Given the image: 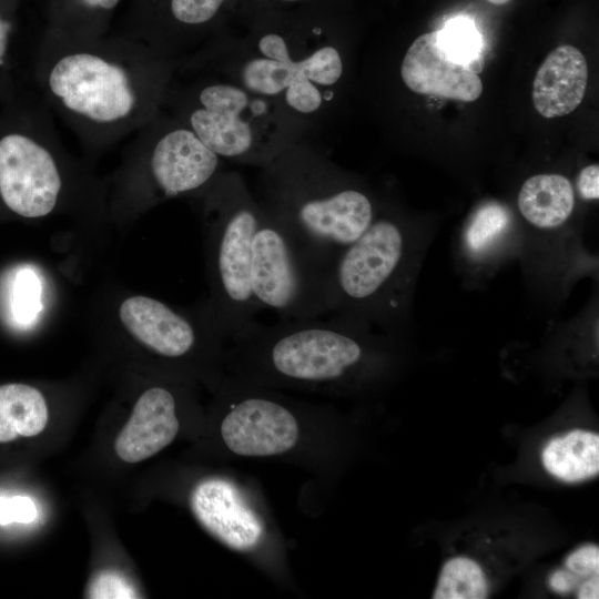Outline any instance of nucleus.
<instances>
[{
    "mask_svg": "<svg viewBox=\"0 0 599 599\" xmlns=\"http://www.w3.org/2000/svg\"><path fill=\"white\" fill-rule=\"evenodd\" d=\"M175 64L124 34H43L34 54L40 98L87 148L134 134L162 109Z\"/></svg>",
    "mask_w": 599,
    "mask_h": 599,
    "instance_id": "obj_1",
    "label": "nucleus"
},
{
    "mask_svg": "<svg viewBox=\"0 0 599 599\" xmlns=\"http://www.w3.org/2000/svg\"><path fill=\"white\" fill-rule=\"evenodd\" d=\"M211 71L276 101L311 133L328 125L346 77V55L323 24L258 28L224 35L176 67Z\"/></svg>",
    "mask_w": 599,
    "mask_h": 599,
    "instance_id": "obj_2",
    "label": "nucleus"
},
{
    "mask_svg": "<svg viewBox=\"0 0 599 599\" xmlns=\"http://www.w3.org/2000/svg\"><path fill=\"white\" fill-rule=\"evenodd\" d=\"M253 193L302 248L331 270L377 216L372 195L308 138L260 169Z\"/></svg>",
    "mask_w": 599,
    "mask_h": 599,
    "instance_id": "obj_3",
    "label": "nucleus"
},
{
    "mask_svg": "<svg viewBox=\"0 0 599 599\" xmlns=\"http://www.w3.org/2000/svg\"><path fill=\"white\" fill-rule=\"evenodd\" d=\"M163 110L222 160L258 169L312 134L276 101L211 71L175 72Z\"/></svg>",
    "mask_w": 599,
    "mask_h": 599,
    "instance_id": "obj_4",
    "label": "nucleus"
},
{
    "mask_svg": "<svg viewBox=\"0 0 599 599\" xmlns=\"http://www.w3.org/2000/svg\"><path fill=\"white\" fill-rule=\"evenodd\" d=\"M52 112L20 91L0 106V203L26 219L50 214L65 187L67 155Z\"/></svg>",
    "mask_w": 599,
    "mask_h": 599,
    "instance_id": "obj_5",
    "label": "nucleus"
},
{
    "mask_svg": "<svg viewBox=\"0 0 599 599\" xmlns=\"http://www.w3.org/2000/svg\"><path fill=\"white\" fill-rule=\"evenodd\" d=\"M366 326L337 315L327 321L281 318L270 325L253 318L232 336L236 351L258 359L271 375L317 385L342 380L363 362Z\"/></svg>",
    "mask_w": 599,
    "mask_h": 599,
    "instance_id": "obj_6",
    "label": "nucleus"
},
{
    "mask_svg": "<svg viewBox=\"0 0 599 599\" xmlns=\"http://www.w3.org/2000/svg\"><path fill=\"white\" fill-rule=\"evenodd\" d=\"M412 235L396 217L377 214L336 257L331 270V312L367 325H390L404 305Z\"/></svg>",
    "mask_w": 599,
    "mask_h": 599,
    "instance_id": "obj_7",
    "label": "nucleus"
},
{
    "mask_svg": "<svg viewBox=\"0 0 599 599\" xmlns=\"http://www.w3.org/2000/svg\"><path fill=\"white\" fill-rule=\"evenodd\" d=\"M203 195L211 229L215 327L232 335L260 312L251 268L262 207L236 171H222Z\"/></svg>",
    "mask_w": 599,
    "mask_h": 599,
    "instance_id": "obj_8",
    "label": "nucleus"
},
{
    "mask_svg": "<svg viewBox=\"0 0 599 599\" xmlns=\"http://www.w3.org/2000/svg\"><path fill=\"white\" fill-rule=\"evenodd\" d=\"M251 285L260 311L271 309L283 319L331 312V268L313 258L263 209L252 243Z\"/></svg>",
    "mask_w": 599,
    "mask_h": 599,
    "instance_id": "obj_9",
    "label": "nucleus"
},
{
    "mask_svg": "<svg viewBox=\"0 0 599 599\" xmlns=\"http://www.w3.org/2000/svg\"><path fill=\"white\" fill-rule=\"evenodd\" d=\"M132 140L130 166L154 199L203 194L222 172V159L163 109Z\"/></svg>",
    "mask_w": 599,
    "mask_h": 599,
    "instance_id": "obj_10",
    "label": "nucleus"
},
{
    "mask_svg": "<svg viewBox=\"0 0 599 599\" xmlns=\"http://www.w3.org/2000/svg\"><path fill=\"white\" fill-rule=\"evenodd\" d=\"M226 0H134L123 33L179 64L216 40L213 26Z\"/></svg>",
    "mask_w": 599,
    "mask_h": 599,
    "instance_id": "obj_11",
    "label": "nucleus"
},
{
    "mask_svg": "<svg viewBox=\"0 0 599 599\" xmlns=\"http://www.w3.org/2000/svg\"><path fill=\"white\" fill-rule=\"evenodd\" d=\"M221 435L241 456H273L295 446L298 426L282 404L265 397H245L232 406L221 425Z\"/></svg>",
    "mask_w": 599,
    "mask_h": 599,
    "instance_id": "obj_12",
    "label": "nucleus"
},
{
    "mask_svg": "<svg viewBox=\"0 0 599 599\" xmlns=\"http://www.w3.org/2000/svg\"><path fill=\"white\" fill-rule=\"evenodd\" d=\"M399 74L404 84L418 94L473 102L483 92L478 74L445 51L438 30L414 40L403 58Z\"/></svg>",
    "mask_w": 599,
    "mask_h": 599,
    "instance_id": "obj_13",
    "label": "nucleus"
},
{
    "mask_svg": "<svg viewBox=\"0 0 599 599\" xmlns=\"http://www.w3.org/2000/svg\"><path fill=\"white\" fill-rule=\"evenodd\" d=\"M190 507L201 526L229 548L247 551L262 540L261 519L227 479L212 477L197 483L190 495Z\"/></svg>",
    "mask_w": 599,
    "mask_h": 599,
    "instance_id": "obj_14",
    "label": "nucleus"
},
{
    "mask_svg": "<svg viewBox=\"0 0 599 599\" xmlns=\"http://www.w3.org/2000/svg\"><path fill=\"white\" fill-rule=\"evenodd\" d=\"M177 432L174 396L163 387H152L136 400L114 449L123 461L139 463L169 446Z\"/></svg>",
    "mask_w": 599,
    "mask_h": 599,
    "instance_id": "obj_15",
    "label": "nucleus"
},
{
    "mask_svg": "<svg viewBox=\"0 0 599 599\" xmlns=\"http://www.w3.org/2000/svg\"><path fill=\"white\" fill-rule=\"evenodd\" d=\"M120 319L140 343L164 357L185 356L197 343L196 327L187 317L151 297L126 298Z\"/></svg>",
    "mask_w": 599,
    "mask_h": 599,
    "instance_id": "obj_16",
    "label": "nucleus"
},
{
    "mask_svg": "<svg viewBox=\"0 0 599 599\" xmlns=\"http://www.w3.org/2000/svg\"><path fill=\"white\" fill-rule=\"evenodd\" d=\"M587 80V61L580 50L568 44L556 48L536 73L535 109L549 119L571 113L583 99Z\"/></svg>",
    "mask_w": 599,
    "mask_h": 599,
    "instance_id": "obj_17",
    "label": "nucleus"
},
{
    "mask_svg": "<svg viewBox=\"0 0 599 599\" xmlns=\"http://www.w3.org/2000/svg\"><path fill=\"white\" fill-rule=\"evenodd\" d=\"M518 209L522 217L540 230H554L570 217L575 207V191L560 174H537L520 187Z\"/></svg>",
    "mask_w": 599,
    "mask_h": 599,
    "instance_id": "obj_18",
    "label": "nucleus"
},
{
    "mask_svg": "<svg viewBox=\"0 0 599 599\" xmlns=\"http://www.w3.org/2000/svg\"><path fill=\"white\" fill-rule=\"evenodd\" d=\"M541 460L549 474L564 481L595 477L599 473V436L575 429L555 437L542 449Z\"/></svg>",
    "mask_w": 599,
    "mask_h": 599,
    "instance_id": "obj_19",
    "label": "nucleus"
},
{
    "mask_svg": "<svg viewBox=\"0 0 599 599\" xmlns=\"http://www.w3.org/2000/svg\"><path fill=\"white\" fill-rule=\"evenodd\" d=\"M122 0H50L43 34L67 39H92L106 34Z\"/></svg>",
    "mask_w": 599,
    "mask_h": 599,
    "instance_id": "obj_20",
    "label": "nucleus"
},
{
    "mask_svg": "<svg viewBox=\"0 0 599 599\" xmlns=\"http://www.w3.org/2000/svg\"><path fill=\"white\" fill-rule=\"evenodd\" d=\"M48 423V407L37 388L24 384L0 386V443L40 434Z\"/></svg>",
    "mask_w": 599,
    "mask_h": 599,
    "instance_id": "obj_21",
    "label": "nucleus"
},
{
    "mask_svg": "<svg viewBox=\"0 0 599 599\" xmlns=\"http://www.w3.org/2000/svg\"><path fill=\"white\" fill-rule=\"evenodd\" d=\"M488 581L480 565L471 558L456 556L441 567L434 599H486Z\"/></svg>",
    "mask_w": 599,
    "mask_h": 599,
    "instance_id": "obj_22",
    "label": "nucleus"
},
{
    "mask_svg": "<svg viewBox=\"0 0 599 599\" xmlns=\"http://www.w3.org/2000/svg\"><path fill=\"white\" fill-rule=\"evenodd\" d=\"M510 225V213L497 202L483 204L471 216L464 242L467 251L475 256L486 254L506 234Z\"/></svg>",
    "mask_w": 599,
    "mask_h": 599,
    "instance_id": "obj_23",
    "label": "nucleus"
},
{
    "mask_svg": "<svg viewBox=\"0 0 599 599\" xmlns=\"http://www.w3.org/2000/svg\"><path fill=\"white\" fill-rule=\"evenodd\" d=\"M19 0H0V106L20 91L13 58V37Z\"/></svg>",
    "mask_w": 599,
    "mask_h": 599,
    "instance_id": "obj_24",
    "label": "nucleus"
},
{
    "mask_svg": "<svg viewBox=\"0 0 599 599\" xmlns=\"http://www.w3.org/2000/svg\"><path fill=\"white\" fill-rule=\"evenodd\" d=\"M438 35L450 58L468 65L476 73L481 70V37L473 21L465 17L451 19L438 30Z\"/></svg>",
    "mask_w": 599,
    "mask_h": 599,
    "instance_id": "obj_25",
    "label": "nucleus"
},
{
    "mask_svg": "<svg viewBox=\"0 0 599 599\" xmlns=\"http://www.w3.org/2000/svg\"><path fill=\"white\" fill-rule=\"evenodd\" d=\"M42 285L38 274L31 268L19 271L11 293V309L14 319L22 324L33 323L42 309Z\"/></svg>",
    "mask_w": 599,
    "mask_h": 599,
    "instance_id": "obj_26",
    "label": "nucleus"
},
{
    "mask_svg": "<svg viewBox=\"0 0 599 599\" xmlns=\"http://www.w3.org/2000/svg\"><path fill=\"white\" fill-rule=\"evenodd\" d=\"M93 599H132L141 598L128 577L116 570H101L90 581L85 592Z\"/></svg>",
    "mask_w": 599,
    "mask_h": 599,
    "instance_id": "obj_27",
    "label": "nucleus"
},
{
    "mask_svg": "<svg viewBox=\"0 0 599 599\" xmlns=\"http://www.w3.org/2000/svg\"><path fill=\"white\" fill-rule=\"evenodd\" d=\"M37 507L33 500L27 496L3 497L0 496V524L10 522L28 524L35 519Z\"/></svg>",
    "mask_w": 599,
    "mask_h": 599,
    "instance_id": "obj_28",
    "label": "nucleus"
},
{
    "mask_svg": "<svg viewBox=\"0 0 599 599\" xmlns=\"http://www.w3.org/2000/svg\"><path fill=\"white\" fill-rule=\"evenodd\" d=\"M566 569L578 578L593 577L599 573V548L587 545L569 554L565 561Z\"/></svg>",
    "mask_w": 599,
    "mask_h": 599,
    "instance_id": "obj_29",
    "label": "nucleus"
},
{
    "mask_svg": "<svg viewBox=\"0 0 599 599\" xmlns=\"http://www.w3.org/2000/svg\"><path fill=\"white\" fill-rule=\"evenodd\" d=\"M577 189L585 200H598L599 197V166L590 164L583 167L577 179Z\"/></svg>",
    "mask_w": 599,
    "mask_h": 599,
    "instance_id": "obj_30",
    "label": "nucleus"
},
{
    "mask_svg": "<svg viewBox=\"0 0 599 599\" xmlns=\"http://www.w3.org/2000/svg\"><path fill=\"white\" fill-rule=\"evenodd\" d=\"M578 579V577L567 569L556 570L549 578V585L554 591L567 593L577 586Z\"/></svg>",
    "mask_w": 599,
    "mask_h": 599,
    "instance_id": "obj_31",
    "label": "nucleus"
},
{
    "mask_svg": "<svg viewBox=\"0 0 599 599\" xmlns=\"http://www.w3.org/2000/svg\"><path fill=\"white\" fill-rule=\"evenodd\" d=\"M578 599H598L599 598V578L593 576L582 582L577 591Z\"/></svg>",
    "mask_w": 599,
    "mask_h": 599,
    "instance_id": "obj_32",
    "label": "nucleus"
},
{
    "mask_svg": "<svg viewBox=\"0 0 599 599\" xmlns=\"http://www.w3.org/2000/svg\"><path fill=\"white\" fill-rule=\"evenodd\" d=\"M487 1L496 6H502V4L508 3L510 0H487Z\"/></svg>",
    "mask_w": 599,
    "mask_h": 599,
    "instance_id": "obj_33",
    "label": "nucleus"
},
{
    "mask_svg": "<svg viewBox=\"0 0 599 599\" xmlns=\"http://www.w3.org/2000/svg\"><path fill=\"white\" fill-rule=\"evenodd\" d=\"M281 1H284V2H300V1H304V0H281Z\"/></svg>",
    "mask_w": 599,
    "mask_h": 599,
    "instance_id": "obj_34",
    "label": "nucleus"
}]
</instances>
